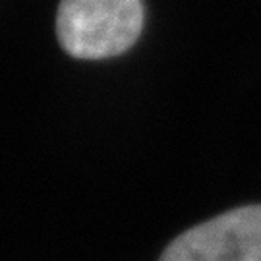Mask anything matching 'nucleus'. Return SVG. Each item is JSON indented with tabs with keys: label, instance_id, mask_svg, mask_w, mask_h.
Returning <instances> with one entry per match:
<instances>
[{
	"label": "nucleus",
	"instance_id": "nucleus-1",
	"mask_svg": "<svg viewBox=\"0 0 261 261\" xmlns=\"http://www.w3.org/2000/svg\"><path fill=\"white\" fill-rule=\"evenodd\" d=\"M143 28L141 0H62L56 33L74 58L99 60L126 53Z\"/></svg>",
	"mask_w": 261,
	"mask_h": 261
},
{
	"label": "nucleus",
	"instance_id": "nucleus-2",
	"mask_svg": "<svg viewBox=\"0 0 261 261\" xmlns=\"http://www.w3.org/2000/svg\"><path fill=\"white\" fill-rule=\"evenodd\" d=\"M159 261H261V205L232 209L190 228Z\"/></svg>",
	"mask_w": 261,
	"mask_h": 261
}]
</instances>
